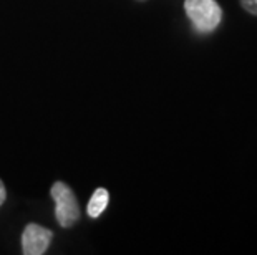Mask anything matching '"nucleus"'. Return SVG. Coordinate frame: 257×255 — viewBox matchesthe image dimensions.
Returning a JSON list of instances; mask_svg holds the SVG:
<instances>
[{
  "label": "nucleus",
  "mask_w": 257,
  "mask_h": 255,
  "mask_svg": "<svg viewBox=\"0 0 257 255\" xmlns=\"http://www.w3.org/2000/svg\"><path fill=\"white\" fill-rule=\"evenodd\" d=\"M5 197H7V191H5V186H4V182L0 181V205L4 204Z\"/></svg>",
  "instance_id": "423d86ee"
},
{
  "label": "nucleus",
  "mask_w": 257,
  "mask_h": 255,
  "mask_svg": "<svg viewBox=\"0 0 257 255\" xmlns=\"http://www.w3.org/2000/svg\"><path fill=\"white\" fill-rule=\"evenodd\" d=\"M184 10L201 34L214 32L222 20V10L216 0H184Z\"/></svg>",
  "instance_id": "f257e3e1"
},
{
  "label": "nucleus",
  "mask_w": 257,
  "mask_h": 255,
  "mask_svg": "<svg viewBox=\"0 0 257 255\" xmlns=\"http://www.w3.org/2000/svg\"><path fill=\"white\" fill-rule=\"evenodd\" d=\"M52 230L38 224H29L22 234V252L25 255H42L52 242Z\"/></svg>",
  "instance_id": "7ed1b4c3"
},
{
  "label": "nucleus",
  "mask_w": 257,
  "mask_h": 255,
  "mask_svg": "<svg viewBox=\"0 0 257 255\" xmlns=\"http://www.w3.org/2000/svg\"><path fill=\"white\" fill-rule=\"evenodd\" d=\"M140 2H143V0H140Z\"/></svg>",
  "instance_id": "0eeeda50"
},
{
  "label": "nucleus",
  "mask_w": 257,
  "mask_h": 255,
  "mask_svg": "<svg viewBox=\"0 0 257 255\" xmlns=\"http://www.w3.org/2000/svg\"><path fill=\"white\" fill-rule=\"evenodd\" d=\"M108 200H110V194L105 187H100L93 192V196L88 202V207H86V212L91 217V219H98L103 212H105Z\"/></svg>",
  "instance_id": "20e7f679"
},
{
  "label": "nucleus",
  "mask_w": 257,
  "mask_h": 255,
  "mask_svg": "<svg viewBox=\"0 0 257 255\" xmlns=\"http://www.w3.org/2000/svg\"><path fill=\"white\" fill-rule=\"evenodd\" d=\"M50 194L55 200V217L62 227H72L80 217L78 202L73 191L65 182H55L50 189Z\"/></svg>",
  "instance_id": "f03ea898"
},
{
  "label": "nucleus",
  "mask_w": 257,
  "mask_h": 255,
  "mask_svg": "<svg viewBox=\"0 0 257 255\" xmlns=\"http://www.w3.org/2000/svg\"><path fill=\"white\" fill-rule=\"evenodd\" d=\"M242 9L250 15H255L257 17V0H239Z\"/></svg>",
  "instance_id": "39448f33"
}]
</instances>
